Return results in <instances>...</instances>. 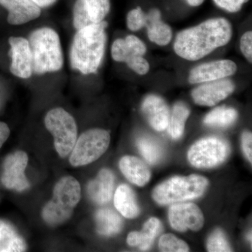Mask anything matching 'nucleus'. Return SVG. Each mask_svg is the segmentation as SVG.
<instances>
[{"instance_id":"obj_35","label":"nucleus","mask_w":252,"mask_h":252,"mask_svg":"<svg viewBox=\"0 0 252 252\" xmlns=\"http://www.w3.org/2000/svg\"><path fill=\"white\" fill-rule=\"evenodd\" d=\"M10 135L9 126L5 123L0 122V148L2 147L4 142L7 140Z\"/></svg>"},{"instance_id":"obj_37","label":"nucleus","mask_w":252,"mask_h":252,"mask_svg":"<svg viewBox=\"0 0 252 252\" xmlns=\"http://www.w3.org/2000/svg\"><path fill=\"white\" fill-rule=\"evenodd\" d=\"M205 0H187V3L191 6H198L204 2Z\"/></svg>"},{"instance_id":"obj_5","label":"nucleus","mask_w":252,"mask_h":252,"mask_svg":"<svg viewBox=\"0 0 252 252\" xmlns=\"http://www.w3.org/2000/svg\"><path fill=\"white\" fill-rule=\"evenodd\" d=\"M208 185L209 181L203 176H175L158 185L152 198L161 205L187 201L201 196Z\"/></svg>"},{"instance_id":"obj_6","label":"nucleus","mask_w":252,"mask_h":252,"mask_svg":"<svg viewBox=\"0 0 252 252\" xmlns=\"http://www.w3.org/2000/svg\"><path fill=\"white\" fill-rule=\"evenodd\" d=\"M44 124L54 135V145L60 157L64 158L72 152L77 137V126L70 114L57 107L46 114Z\"/></svg>"},{"instance_id":"obj_2","label":"nucleus","mask_w":252,"mask_h":252,"mask_svg":"<svg viewBox=\"0 0 252 252\" xmlns=\"http://www.w3.org/2000/svg\"><path fill=\"white\" fill-rule=\"evenodd\" d=\"M107 26L103 21L77 31L69 54L73 69L85 75L97 72L105 51Z\"/></svg>"},{"instance_id":"obj_4","label":"nucleus","mask_w":252,"mask_h":252,"mask_svg":"<svg viewBox=\"0 0 252 252\" xmlns=\"http://www.w3.org/2000/svg\"><path fill=\"white\" fill-rule=\"evenodd\" d=\"M81 198V186L71 176L63 177L57 182L51 200L43 209L42 217L51 226L67 221Z\"/></svg>"},{"instance_id":"obj_23","label":"nucleus","mask_w":252,"mask_h":252,"mask_svg":"<svg viewBox=\"0 0 252 252\" xmlns=\"http://www.w3.org/2000/svg\"><path fill=\"white\" fill-rule=\"evenodd\" d=\"M26 250V243L14 227L0 220V252H21Z\"/></svg>"},{"instance_id":"obj_14","label":"nucleus","mask_w":252,"mask_h":252,"mask_svg":"<svg viewBox=\"0 0 252 252\" xmlns=\"http://www.w3.org/2000/svg\"><path fill=\"white\" fill-rule=\"evenodd\" d=\"M9 43L11 59L10 71L16 77L28 79L33 73L29 41L21 36H11Z\"/></svg>"},{"instance_id":"obj_29","label":"nucleus","mask_w":252,"mask_h":252,"mask_svg":"<svg viewBox=\"0 0 252 252\" xmlns=\"http://www.w3.org/2000/svg\"><path fill=\"white\" fill-rule=\"evenodd\" d=\"M207 251L210 252H232L224 232L217 228L210 235L207 242Z\"/></svg>"},{"instance_id":"obj_12","label":"nucleus","mask_w":252,"mask_h":252,"mask_svg":"<svg viewBox=\"0 0 252 252\" xmlns=\"http://www.w3.org/2000/svg\"><path fill=\"white\" fill-rule=\"evenodd\" d=\"M234 90V83L225 78L203 83L192 91V97L198 105L212 107L227 98Z\"/></svg>"},{"instance_id":"obj_36","label":"nucleus","mask_w":252,"mask_h":252,"mask_svg":"<svg viewBox=\"0 0 252 252\" xmlns=\"http://www.w3.org/2000/svg\"><path fill=\"white\" fill-rule=\"evenodd\" d=\"M32 1L40 8H46L54 4L57 0H32Z\"/></svg>"},{"instance_id":"obj_31","label":"nucleus","mask_w":252,"mask_h":252,"mask_svg":"<svg viewBox=\"0 0 252 252\" xmlns=\"http://www.w3.org/2000/svg\"><path fill=\"white\" fill-rule=\"evenodd\" d=\"M127 26L131 31H138L144 27L146 14L140 6L131 10L127 15Z\"/></svg>"},{"instance_id":"obj_17","label":"nucleus","mask_w":252,"mask_h":252,"mask_svg":"<svg viewBox=\"0 0 252 252\" xmlns=\"http://www.w3.org/2000/svg\"><path fill=\"white\" fill-rule=\"evenodd\" d=\"M114 174L108 169H102L94 180L91 181L87 187L89 196L94 203L104 205L110 201L114 191Z\"/></svg>"},{"instance_id":"obj_30","label":"nucleus","mask_w":252,"mask_h":252,"mask_svg":"<svg viewBox=\"0 0 252 252\" xmlns=\"http://www.w3.org/2000/svg\"><path fill=\"white\" fill-rule=\"evenodd\" d=\"M73 23L77 31L94 24L89 16L84 0H77L74 4L73 9Z\"/></svg>"},{"instance_id":"obj_9","label":"nucleus","mask_w":252,"mask_h":252,"mask_svg":"<svg viewBox=\"0 0 252 252\" xmlns=\"http://www.w3.org/2000/svg\"><path fill=\"white\" fill-rule=\"evenodd\" d=\"M146 52L145 44L135 35L118 39L112 46V59L117 62L126 63L130 69L140 75H145L150 68L148 61L143 57Z\"/></svg>"},{"instance_id":"obj_19","label":"nucleus","mask_w":252,"mask_h":252,"mask_svg":"<svg viewBox=\"0 0 252 252\" xmlns=\"http://www.w3.org/2000/svg\"><path fill=\"white\" fill-rule=\"evenodd\" d=\"M119 168L127 180L138 187H144L150 180V170L139 158L131 156L123 157L119 161Z\"/></svg>"},{"instance_id":"obj_34","label":"nucleus","mask_w":252,"mask_h":252,"mask_svg":"<svg viewBox=\"0 0 252 252\" xmlns=\"http://www.w3.org/2000/svg\"><path fill=\"white\" fill-rule=\"evenodd\" d=\"M252 132L245 131L242 135V148L249 161L252 162Z\"/></svg>"},{"instance_id":"obj_26","label":"nucleus","mask_w":252,"mask_h":252,"mask_svg":"<svg viewBox=\"0 0 252 252\" xmlns=\"http://www.w3.org/2000/svg\"><path fill=\"white\" fill-rule=\"evenodd\" d=\"M137 146L142 157L149 163L156 164L160 160L162 156V149L160 144L151 137H139L137 140Z\"/></svg>"},{"instance_id":"obj_38","label":"nucleus","mask_w":252,"mask_h":252,"mask_svg":"<svg viewBox=\"0 0 252 252\" xmlns=\"http://www.w3.org/2000/svg\"><path fill=\"white\" fill-rule=\"evenodd\" d=\"M249 240H250V242H252V233L250 232V235L248 236Z\"/></svg>"},{"instance_id":"obj_28","label":"nucleus","mask_w":252,"mask_h":252,"mask_svg":"<svg viewBox=\"0 0 252 252\" xmlns=\"http://www.w3.org/2000/svg\"><path fill=\"white\" fill-rule=\"evenodd\" d=\"M159 249L163 252H187L189 247L187 243L171 234L162 235L159 240Z\"/></svg>"},{"instance_id":"obj_8","label":"nucleus","mask_w":252,"mask_h":252,"mask_svg":"<svg viewBox=\"0 0 252 252\" xmlns=\"http://www.w3.org/2000/svg\"><path fill=\"white\" fill-rule=\"evenodd\" d=\"M230 144L220 137L201 139L193 144L188 152V160L197 168H212L218 166L228 158Z\"/></svg>"},{"instance_id":"obj_20","label":"nucleus","mask_w":252,"mask_h":252,"mask_svg":"<svg viewBox=\"0 0 252 252\" xmlns=\"http://www.w3.org/2000/svg\"><path fill=\"white\" fill-rule=\"evenodd\" d=\"M162 230L161 221L158 219L152 217L146 221L140 231L129 233L127 243L130 246L138 247L142 251H147L152 246L154 240Z\"/></svg>"},{"instance_id":"obj_25","label":"nucleus","mask_w":252,"mask_h":252,"mask_svg":"<svg viewBox=\"0 0 252 252\" xmlns=\"http://www.w3.org/2000/svg\"><path fill=\"white\" fill-rule=\"evenodd\" d=\"M238 117V112L235 109L219 107L207 114L204 119V124L215 127H228L237 120Z\"/></svg>"},{"instance_id":"obj_13","label":"nucleus","mask_w":252,"mask_h":252,"mask_svg":"<svg viewBox=\"0 0 252 252\" xmlns=\"http://www.w3.org/2000/svg\"><path fill=\"white\" fill-rule=\"evenodd\" d=\"M236 64L229 60H220L204 63L193 68L189 76V83L203 84L225 79L236 72Z\"/></svg>"},{"instance_id":"obj_11","label":"nucleus","mask_w":252,"mask_h":252,"mask_svg":"<svg viewBox=\"0 0 252 252\" xmlns=\"http://www.w3.org/2000/svg\"><path fill=\"white\" fill-rule=\"evenodd\" d=\"M28 157L24 152L18 151L6 158L3 165L1 182L6 188L23 191L29 187L25 170L27 167Z\"/></svg>"},{"instance_id":"obj_15","label":"nucleus","mask_w":252,"mask_h":252,"mask_svg":"<svg viewBox=\"0 0 252 252\" xmlns=\"http://www.w3.org/2000/svg\"><path fill=\"white\" fill-rule=\"evenodd\" d=\"M142 112L150 126L157 131L167 129L170 119V109L160 96L149 94L142 104Z\"/></svg>"},{"instance_id":"obj_1","label":"nucleus","mask_w":252,"mask_h":252,"mask_svg":"<svg viewBox=\"0 0 252 252\" xmlns=\"http://www.w3.org/2000/svg\"><path fill=\"white\" fill-rule=\"evenodd\" d=\"M232 35L233 28L228 20L212 18L179 32L174 49L182 59L198 61L218 48L226 45Z\"/></svg>"},{"instance_id":"obj_16","label":"nucleus","mask_w":252,"mask_h":252,"mask_svg":"<svg viewBox=\"0 0 252 252\" xmlns=\"http://www.w3.org/2000/svg\"><path fill=\"white\" fill-rule=\"evenodd\" d=\"M0 4L9 11L8 23L14 26L35 20L41 13V8L32 0H0Z\"/></svg>"},{"instance_id":"obj_21","label":"nucleus","mask_w":252,"mask_h":252,"mask_svg":"<svg viewBox=\"0 0 252 252\" xmlns=\"http://www.w3.org/2000/svg\"><path fill=\"white\" fill-rule=\"evenodd\" d=\"M114 206L121 214L127 219L139 216L140 208L136 200L135 194L128 185H122L114 194Z\"/></svg>"},{"instance_id":"obj_32","label":"nucleus","mask_w":252,"mask_h":252,"mask_svg":"<svg viewBox=\"0 0 252 252\" xmlns=\"http://www.w3.org/2000/svg\"><path fill=\"white\" fill-rule=\"evenodd\" d=\"M220 9L230 13L238 12L249 0H213Z\"/></svg>"},{"instance_id":"obj_22","label":"nucleus","mask_w":252,"mask_h":252,"mask_svg":"<svg viewBox=\"0 0 252 252\" xmlns=\"http://www.w3.org/2000/svg\"><path fill=\"white\" fill-rule=\"evenodd\" d=\"M96 230L99 235L113 236L118 234L123 228L120 216L109 208L100 209L95 214Z\"/></svg>"},{"instance_id":"obj_7","label":"nucleus","mask_w":252,"mask_h":252,"mask_svg":"<svg viewBox=\"0 0 252 252\" xmlns=\"http://www.w3.org/2000/svg\"><path fill=\"white\" fill-rule=\"evenodd\" d=\"M69 162L74 167L89 165L102 157L108 149L110 134L103 129H91L76 141Z\"/></svg>"},{"instance_id":"obj_3","label":"nucleus","mask_w":252,"mask_h":252,"mask_svg":"<svg viewBox=\"0 0 252 252\" xmlns=\"http://www.w3.org/2000/svg\"><path fill=\"white\" fill-rule=\"evenodd\" d=\"M32 72L43 74L57 72L63 66V54L59 34L52 28L36 30L29 36Z\"/></svg>"},{"instance_id":"obj_33","label":"nucleus","mask_w":252,"mask_h":252,"mask_svg":"<svg viewBox=\"0 0 252 252\" xmlns=\"http://www.w3.org/2000/svg\"><path fill=\"white\" fill-rule=\"evenodd\" d=\"M240 50L247 60L252 62V32L248 31L242 36L240 39Z\"/></svg>"},{"instance_id":"obj_27","label":"nucleus","mask_w":252,"mask_h":252,"mask_svg":"<svg viewBox=\"0 0 252 252\" xmlns=\"http://www.w3.org/2000/svg\"><path fill=\"white\" fill-rule=\"evenodd\" d=\"M89 16L94 23L104 21L111 9L110 0H84Z\"/></svg>"},{"instance_id":"obj_24","label":"nucleus","mask_w":252,"mask_h":252,"mask_svg":"<svg viewBox=\"0 0 252 252\" xmlns=\"http://www.w3.org/2000/svg\"><path fill=\"white\" fill-rule=\"evenodd\" d=\"M189 115L190 109L184 102H177L174 105L167 127L169 135L174 140H178L183 135Z\"/></svg>"},{"instance_id":"obj_18","label":"nucleus","mask_w":252,"mask_h":252,"mask_svg":"<svg viewBox=\"0 0 252 252\" xmlns=\"http://www.w3.org/2000/svg\"><path fill=\"white\" fill-rule=\"evenodd\" d=\"M147 35L149 40L157 45L166 46L172 39V31L170 26L161 20V13L157 9H152L146 14Z\"/></svg>"},{"instance_id":"obj_10","label":"nucleus","mask_w":252,"mask_h":252,"mask_svg":"<svg viewBox=\"0 0 252 252\" xmlns=\"http://www.w3.org/2000/svg\"><path fill=\"white\" fill-rule=\"evenodd\" d=\"M168 219L172 228L179 232L199 231L205 221L203 212L193 203L174 204L169 209Z\"/></svg>"}]
</instances>
